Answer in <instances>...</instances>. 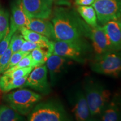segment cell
<instances>
[{
	"instance_id": "1",
	"label": "cell",
	"mask_w": 121,
	"mask_h": 121,
	"mask_svg": "<svg viewBox=\"0 0 121 121\" xmlns=\"http://www.w3.org/2000/svg\"><path fill=\"white\" fill-rule=\"evenodd\" d=\"M82 21L73 10L62 7L56 8L52 19L56 40L90 44L81 30Z\"/></svg>"
},
{
	"instance_id": "2",
	"label": "cell",
	"mask_w": 121,
	"mask_h": 121,
	"mask_svg": "<svg viewBox=\"0 0 121 121\" xmlns=\"http://www.w3.org/2000/svg\"><path fill=\"white\" fill-rule=\"evenodd\" d=\"M89 110L92 117H100L101 114L112 97L110 91L104 85L94 78H87L83 84Z\"/></svg>"
},
{
	"instance_id": "3",
	"label": "cell",
	"mask_w": 121,
	"mask_h": 121,
	"mask_svg": "<svg viewBox=\"0 0 121 121\" xmlns=\"http://www.w3.org/2000/svg\"><path fill=\"white\" fill-rule=\"evenodd\" d=\"M29 121H67L71 118L60 100L51 99L39 102L28 114Z\"/></svg>"
},
{
	"instance_id": "4",
	"label": "cell",
	"mask_w": 121,
	"mask_h": 121,
	"mask_svg": "<svg viewBox=\"0 0 121 121\" xmlns=\"http://www.w3.org/2000/svg\"><path fill=\"white\" fill-rule=\"evenodd\" d=\"M42 99L39 94L26 89H20L4 95V101L22 116L28 115Z\"/></svg>"
},
{
	"instance_id": "5",
	"label": "cell",
	"mask_w": 121,
	"mask_h": 121,
	"mask_svg": "<svg viewBox=\"0 0 121 121\" xmlns=\"http://www.w3.org/2000/svg\"><path fill=\"white\" fill-rule=\"evenodd\" d=\"M90 69L100 75L117 78L121 75V52L110 51L95 55L90 61Z\"/></svg>"
},
{
	"instance_id": "6",
	"label": "cell",
	"mask_w": 121,
	"mask_h": 121,
	"mask_svg": "<svg viewBox=\"0 0 121 121\" xmlns=\"http://www.w3.org/2000/svg\"><path fill=\"white\" fill-rule=\"evenodd\" d=\"M91 49L90 44H80L60 40L53 41L52 54L80 63H84L89 60Z\"/></svg>"
},
{
	"instance_id": "7",
	"label": "cell",
	"mask_w": 121,
	"mask_h": 121,
	"mask_svg": "<svg viewBox=\"0 0 121 121\" xmlns=\"http://www.w3.org/2000/svg\"><path fill=\"white\" fill-rule=\"evenodd\" d=\"M81 30L84 37L91 41V45L96 55L113 51L109 39L103 26L97 25L92 27L82 20Z\"/></svg>"
},
{
	"instance_id": "8",
	"label": "cell",
	"mask_w": 121,
	"mask_h": 121,
	"mask_svg": "<svg viewBox=\"0 0 121 121\" xmlns=\"http://www.w3.org/2000/svg\"><path fill=\"white\" fill-rule=\"evenodd\" d=\"M92 6L101 25L121 17V0H95Z\"/></svg>"
},
{
	"instance_id": "9",
	"label": "cell",
	"mask_w": 121,
	"mask_h": 121,
	"mask_svg": "<svg viewBox=\"0 0 121 121\" xmlns=\"http://www.w3.org/2000/svg\"><path fill=\"white\" fill-rule=\"evenodd\" d=\"M29 87L44 95L51 93V85L48 81V69L46 65L34 67L29 75L23 87Z\"/></svg>"
},
{
	"instance_id": "10",
	"label": "cell",
	"mask_w": 121,
	"mask_h": 121,
	"mask_svg": "<svg viewBox=\"0 0 121 121\" xmlns=\"http://www.w3.org/2000/svg\"><path fill=\"white\" fill-rule=\"evenodd\" d=\"M69 102L76 120L86 121L93 120L83 90L76 89L69 95Z\"/></svg>"
},
{
	"instance_id": "11",
	"label": "cell",
	"mask_w": 121,
	"mask_h": 121,
	"mask_svg": "<svg viewBox=\"0 0 121 121\" xmlns=\"http://www.w3.org/2000/svg\"><path fill=\"white\" fill-rule=\"evenodd\" d=\"M69 58L52 54L46 61L51 85L54 86L64 75L69 66L72 63Z\"/></svg>"
},
{
	"instance_id": "12",
	"label": "cell",
	"mask_w": 121,
	"mask_h": 121,
	"mask_svg": "<svg viewBox=\"0 0 121 121\" xmlns=\"http://www.w3.org/2000/svg\"><path fill=\"white\" fill-rule=\"evenodd\" d=\"M30 18L48 19L52 13L53 3L49 0H21Z\"/></svg>"
},
{
	"instance_id": "13",
	"label": "cell",
	"mask_w": 121,
	"mask_h": 121,
	"mask_svg": "<svg viewBox=\"0 0 121 121\" xmlns=\"http://www.w3.org/2000/svg\"><path fill=\"white\" fill-rule=\"evenodd\" d=\"M103 121H121V95L118 93L112 96L100 116Z\"/></svg>"
},
{
	"instance_id": "14",
	"label": "cell",
	"mask_w": 121,
	"mask_h": 121,
	"mask_svg": "<svg viewBox=\"0 0 121 121\" xmlns=\"http://www.w3.org/2000/svg\"><path fill=\"white\" fill-rule=\"evenodd\" d=\"M30 18L24 10L21 0H15L11 4V17L10 26L16 30L22 27H26Z\"/></svg>"
},
{
	"instance_id": "15",
	"label": "cell",
	"mask_w": 121,
	"mask_h": 121,
	"mask_svg": "<svg viewBox=\"0 0 121 121\" xmlns=\"http://www.w3.org/2000/svg\"><path fill=\"white\" fill-rule=\"evenodd\" d=\"M103 28L108 35L113 51L121 50V20L109 21Z\"/></svg>"
},
{
	"instance_id": "16",
	"label": "cell",
	"mask_w": 121,
	"mask_h": 121,
	"mask_svg": "<svg viewBox=\"0 0 121 121\" xmlns=\"http://www.w3.org/2000/svg\"><path fill=\"white\" fill-rule=\"evenodd\" d=\"M27 28L47 37L49 40H56L53 24L47 19L30 18Z\"/></svg>"
},
{
	"instance_id": "17",
	"label": "cell",
	"mask_w": 121,
	"mask_h": 121,
	"mask_svg": "<svg viewBox=\"0 0 121 121\" xmlns=\"http://www.w3.org/2000/svg\"><path fill=\"white\" fill-rule=\"evenodd\" d=\"M19 31H20L21 34L22 35L25 40L38 44L42 47L47 48L51 53L52 54V40H49V39L44 37L43 35L29 29L26 27H22L20 29Z\"/></svg>"
},
{
	"instance_id": "18",
	"label": "cell",
	"mask_w": 121,
	"mask_h": 121,
	"mask_svg": "<svg viewBox=\"0 0 121 121\" xmlns=\"http://www.w3.org/2000/svg\"><path fill=\"white\" fill-rule=\"evenodd\" d=\"M28 76L18 79H14L3 74L0 77V90L3 93H7L13 89L22 87Z\"/></svg>"
},
{
	"instance_id": "19",
	"label": "cell",
	"mask_w": 121,
	"mask_h": 121,
	"mask_svg": "<svg viewBox=\"0 0 121 121\" xmlns=\"http://www.w3.org/2000/svg\"><path fill=\"white\" fill-rule=\"evenodd\" d=\"M77 12L89 25L95 27L98 25V19L95 9L91 6H78Z\"/></svg>"
},
{
	"instance_id": "20",
	"label": "cell",
	"mask_w": 121,
	"mask_h": 121,
	"mask_svg": "<svg viewBox=\"0 0 121 121\" xmlns=\"http://www.w3.org/2000/svg\"><path fill=\"white\" fill-rule=\"evenodd\" d=\"M25 118L22 114L9 106L0 105V121H24Z\"/></svg>"
},
{
	"instance_id": "21",
	"label": "cell",
	"mask_w": 121,
	"mask_h": 121,
	"mask_svg": "<svg viewBox=\"0 0 121 121\" xmlns=\"http://www.w3.org/2000/svg\"><path fill=\"white\" fill-rule=\"evenodd\" d=\"M33 60L36 65V67L44 65L48 57L51 55L47 48L38 47L33 49L30 52Z\"/></svg>"
},
{
	"instance_id": "22",
	"label": "cell",
	"mask_w": 121,
	"mask_h": 121,
	"mask_svg": "<svg viewBox=\"0 0 121 121\" xmlns=\"http://www.w3.org/2000/svg\"><path fill=\"white\" fill-rule=\"evenodd\" d=\"M9 30V13L6 10L0 9V42L6 35Z\"/></svg>"
},
{
	"instance_id": "23",
	"label": "cell",
	"mask_w": 121,
	"mask_h": 121,
	"mask_svg": "<svg viewBox=\"0 0 121 121\" xmlns=\"http://www.w3.org/2000/svg\"><path fill=\"white\" fill-rule=\"evenodd\" d=\"M26 67H33L34 68L36 67V65L34 62V60H33V58L31 57L30 53L25 57H24V58H22L17 64L15 65V66H13V67L10 68L8 69H7V70H6L4 72L12 71L20 69V68Z\"/></svg>"
},
{
	"instance_id": "24",
	"label": "cell",
	"mask_w": 121,
	"mask_h": 121,
	"mask_svg": "<svg viewBox=\"0 0 121 121\" xmlns=\"http://www.w3.org/2000/svg\"><path fill=\"white\" fill-rule=\"evenodd\" d=\"M34 67H26L24 68L15 69L10 72H4L3 73L4 75H5L9 76V78H14V79H18L23 77L28 76L29 75L31 71L33 70Z\"/></svg>"
},
{
	"instance_id": "25",
	"label": "cell",
	"mask_w": 121,
	"mask_h": 121,
	"mask_svg": "<svg viewBox=\"0 0 121 121\" xmlns=\"http://www.w3.org/2000/svg\"><path fill=\"white\" fill-rule=\"evenodd\" d=\"M24 40H25V39H24L22 35L21 34V33L19 34L17 33V31H16L13 35L10 43V45L11 48L13 53L17 52L20 51Z\"/></svg>"
},
{
	"instance_id": "26",
	"label": "cell",
	"mask_w": 121,
	"mask_h": 121,
	"mask_svg": "<svg viewBox=\"0 0 121 121\" xmlns=\"http://www.w3.org/2000/svg\"><path fill=\"white\" fill-rule=\"evenodd\" d=\"M16 31H17V30L13 27L10 26V30L8 33L0 42V58L9 48L12 36Z\"/></svg>"
},
{
	"instance_id": "27",
	"label": "cell",
	"mask_w": 121,
	"mask_h": 121,
	"mask_svg": "<svg viewBox=\"0 0 121 121\" xmlns=\"http://www.w3.org/2000/svg\"><path fill=\"white\" fill-rule=\"evenodd\" d=\"M30 52H23V51H20L19 52L13 53L12 54L11 58L9 60V62L7 65L6 68V70L10 68L13 67V66H15V65H16L19 62L20 60L22 58H24V57H25L26 56L28 55L30 53Z\"/></svg>"
},
{
	"instance_id": "28",
	"label": "cell",
	"mask_w": 121,
	"mask_h": 121,
	"mask_svg": "<svg viewBox=\"0 0 121 121\" xmlns=\"http://www.w3.org/2000/svg\"><path fill=\"white\" fill-rule=\"evenodd\" d=\"M12 54H13V51L11 47L9 45V48L0 58V74L3 73L5 71Z\"/></svg>"
},
{
	"instance_id": "29",
	"label": "cell",
	"mask_w": 121,
	"mask_h": 121,
	"mask_svg": "<svg viewBox=\"0 0 121 121\" xmlns=\"http://www.w3.org/2000/svg\"><path fill=\"white\" fill-rule=\"evenodd\" d=\"M38 47H42L37 43L25 40L22 44L20 51L23 52H31V51H32L33 49Z\"/></svg>"
},
{
	"instance_id": "30",
	"label": "cell",
	"mask_w": 121,
	"mask_h": 121,
	"mask_svg": "<svg viewBox=\"0 0 121 121\" xmlns=\"http://www.w3.org/2000/svg\"><path fill=\"white\" fill-rule=\"evenodd\" d=\"M95 0H75L77 6H91Z\"/></svg>"
},
{
	"instance_id": "31",
	"label": "cell",
	"mask_w": 121,
	"mask_h": 121,
	"mask_svg": "<svg viewBox=\"0 0 121 121\" xmlns=\"http://www.w3.org/2000/svg\"><path fill=\"white\" fill-rule=\"evenodd\" d=\"M49 1H51V2H52V3H53V2H55L56 1H57V0H49Z\"/></svg>"
},
{
	"instance_id": "32",
	"label": "cell",
	"mask_w": 121,
	"mask_h": 121,
	"mask_svg": "<svg viewBox=\"0 0 121 121\" xmlns=\"http://www.w3.org/2000/svg\"></svg>"
}]
</instances>
